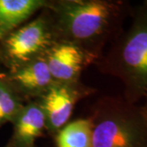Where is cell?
<instances>
[{"mask_svg": "<svg viewBox=\"0 0 147 147\" xmlns=\"http://www.w3.org/2000/svg\"><path fill=\"white\" fill-rule=\"evenodd\" d=\"M44 8L55 42L75 44L96 58L105 42L122 33L129 11L125 2L110 0L47 1Z\"/></svg>", "mask_w": 147, "mask_h": 147, "instance_id": "cell-1", "label": "cell"}, {"mask_svg": "<svg viewBox=\"0 0 147 147\" xmlns=\"http://www.w3.org/2000/svg\"><path fill=\"white\" fill-rule=\"evenodd\" d=\"M100 69L120 80L123 98L137 104L147 93V4L133 11L131 26L113 41Z\"/></svg>", "mask_w": 147, "mask_h": 147, "instance_id": "cell-2", "label": "cell"}, {"mask_svg": "<svg viewBox=\"0 0 147 147\" xmlns=\"http://www.w3.org/2000/svg\"><path fill=\"white\" fill-rule=\"evenodd\" d=\"M92 147H147V116L123 96H105L95 105Z\"/></svg>", "mask_w": 147, "mask_h": 147, "instance_id": "cell-3", "label": "cell"}, {"mask_svg": "<svg viewBox=\"0 0 147 147\" xmlns=\"http://www.w3.org/2000/svg\"><path fill=\"white\" fill-rule=\"evenodd\" d=\"M55 42L46 12L4 38V54L15 69L42 56Z\"/></svg>", "mask_w": 147, "mask_h": 147, "instance_id": "cell-4", "label": "cell"}, {"mask_svg": "<svg viewBox=\"0 0 147 147\" xmlns=\"http://www.w3.org/2000/svg\"><path fill=\"white\" fill-rule=\"evenodd\" d=\"M88 93L89 88L78 82H54L36 100L45 116L46 129L51 133H57L69 119L76 102Z\"/></svg>", "mask_w": 147, "mask_h": 147, "instance_id": "cell-5", "label": "cell"}, {"mask_svg": "<svg viewBox=\"0 0 147 147\" xmlns=\"http://www.w3.org/2000/svg\"><path fill=\"white\" fill-rule=\"evenodd\" d=\"M55 82L77 83L88 62L96 59L73 43L55 42L43 54Z\"/></svg>", "mask_w": 147, "mask_h": 147, "instance_id": "cell-6", "label": "cell"}, {"mask_svg": "<svg viewBox=\"0 0 147 147\" xmlns=\"http://www.w3.org/2000/svg\"><path fill=\"white\" fill-rule=\"evenodd\" d=\"M54 82L42 55L13 69L7 83L20 96L38 99Z\"/></svg>", "mask_w": 147, "mask_h": 147, "instance_id": "cell-7", "label": "cell"}, {"mask_svg": "<svg viewBox=\"0 0 147 147\" xmlns=\"http://www.w3.org/2000/svg\"><path fill=\"white\" fill-rule=\"evenodd\" d=\"M14 123V145L32 146L46 129L42 108L35 101L23 105Z\"/></svg>", "mask_w": 147, "mask_h": 147, "instance_id": "cell-8", "label": "cell"}, {"mask_svg": "<svg viewBox=\"0 0 147 147\" xmlns=\"http://www.w3.org/2000/svg\"><path fill=\"white\" fill-rule=\"evenodd\" d=\"M44 0H0V39L15 30L37 11L43 9Z\"/></svg>", "mask_w": 147, "mask_h": 147, "instance_id": "cell-9", "label": "cell"}, {"mask_svg": "<svg viewBox=\"0 0 147 147\" xmlns=\"http://www.w3.org/2000/svg\"><path fill=\"white\" fill-rule=\"evenodd\" d=\"M92 123L90 118L77 119L64 126L57 135L58 147H92Z\"/></svg>", "mask_w": 147, "mask_h": 147, "instance_id": "cell-10", "label": "cell"}, {"mask_svg": "<svg viewBox=\"0 0 147 147\" xmlns=\"http://www.w3.org/2000/svg\"><path fill=\"white\" fill-rule=\"evenodd\" d=\"M23 105L21 96L10 84L0 80V125L15 120Z\"/></svg>", "mask_w": 147, "mask_h": 147, "instance_id": "cell-11", "label": "cell"}, {"mask_svg": "<svg viewBox=\"0 0 147 147\" xmlns=\"http://www.w3.org/2000/svg\"><path fill=\"white\" fill-rule=\"evenodd\" d=\"M144 103H143V105H142L141 106H142V109L143 110V111H144V113L147 116V93L146 95L145 96V97H144Z\"/></svg>", "mask_w": 147, "mask_h": 147, "instance_id": "cell-12", "label": "cell"}, {"mask_svg": "<svg viewBox=\"0 0 147 147\" xmlns=\"http://www.w3.org/2000/svg\"><path fill=\"white\" fill-rule=\"evenodd\" d=\"M12 147H34V145L32 146H19V145H13Z\"/></svg>", "mask_w": 147, "mask_h": 147, "instance_id": "cell-13", "label": "cell"}, {"mask_svg": "<svg viewBox=\"0 0 147 147\" xmlns=\"http://www.w3.org/2000/svg\"><path fill=\"white\" fill-rule=\"evenodd\" d=\"M144 3H146V4H147V1H145Z\"/></svg>", "mask_w": 147, "mask_h": 147, "instance_id": "cell-14", "label": "cell"}]
</instances>
